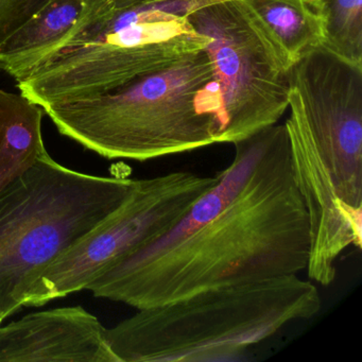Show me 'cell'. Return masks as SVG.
I'll use <instances>...</instances> for the list:
<instances>
[{
  "mask_svg": "<svg viewBox=\"0 0 362 362\" xmlns=\"http://www.w3.org/2000/svg\"><path fill=\"white\" fill-rule=\"evenodd\" d=\"M233 145L230 164L175 228L112 264L86 290L144 309L306 271L308 215L285 124Z\"/></svg>",
  "mask_w": 362,
  "mask_h": 362,
  "instance_id": "6da1fadb",
  "label": "cell"
},
{
  "mask_svg": "<svg viewBox=\"0 0 362 362\" xmlns=\"http://www.w3.org/2000/svg\"><path fill=\"white\" fill-rule=\"evenodd\" d=\"M59 132L107 160L148 162L219 144L223 103L204 50L96 96L43 107Z\"/></svg>",
  "mask_w": 362,
  "mask_h": 362,
  "instance_id": "7a4b0ae2",
  "label": "cell"
},
{
  "mask_svg": "<svg viewBox=\"0 0 362 362\" xmlns=\"http://www.w3.org/2000/svg\"><path fill=\"white\" fill-rule=\"evenodd\" d=\"M321 307L315 283L289 275L137 309L105 337L119 362L220 361L315 317Z\"/></svg>",
  "mask_w": 362,
  "mask_h": 362,
  "instance_id": "3957f363",
  "label": "cell"
},
{
  "mask_svg": "<svg viewBox=\"0 0 362 362\" xmlns=\"http://www.w3.org/2000/svg\"><path fill=\"white\" fill-rule=\"evenodd\" d=\"M134 180L66 168L49 154L0 194V315L25 307L37 279L128 198Z\"/></svg>",
  "mask_w": 362,
  "mask_h": 362,
  "instance_id": "277c9868",
  "label": "cell"
},
{
  "mask_svg": "<svg viewBox=\"0 0 362 362\" xmlns=\"http://www.w3.org/2000/svg\"><path fill=\"white\" fill-rule=\"evenodd\" d=\"M209 41L160 0L111 10L81 18L18 88L42 109L96 96L204 50Z\"/></svg>",
  "mask_w": 362,
  "mask_h": 362,
  "instance_id": "5b68a950",
  "label": "cell"
},
{
  "mask_svg": "<svg viewBox=\"0 0 362 362\" xmlns=\"http://www.w3.org/2000/svg\"><path fill=\"white\" fill-rule=\"evenodd\" d=\"M217 181V173L183 170L134 180L124 202L35 281L25 307L88 289L112 264L175 228Z\"/></svg>",
  "mask_w": 362,
  "mask_h": 362,
  "instance_id": "8992f818",
  "label": "cell"
},
{
  "mask_svg": "<svg viewBox=\"0 0 362 362\" xmlns=\"http://www.w3.org/2000/svg\"><path fill=\"white\" fill-rule=\"evenodd\" d=\"M186 18L209 41L223 103L219 144H235L274 126L289 107L290 66L238 0H209Z\"/></svg>",
  "mask_w": 362,
  "mask_h": 362,
  "instance_id": "52a82bcc",
  "label": "cell"
},
{
  "mask_svg": "<svg viewBox=\"0 0 362 362\" xmlns=\"http://www.w3.org/2000/svg\"><path fill=\"white\" fill-rule=\"evenodd\" d=\"M105 330L82 306L30 313L0 326V362H119Z\"/></svg>",
  "mask_w": 362,
  "mask_h": 362,
  "instance_id": "ba28073f",
  "label": "cell"
},
{
  "mask_svg": "<svg viewBox=\"0 0 362 362\" xmlns=\"http://www.w3.org/2000/svg\"><path fill=\"white\" fill-rule=\"evenodd\" d=\"M86 0H49L0 45V71L20 81L77 26Z\"/></svg>",
  "mask_w": 362,
  "mask_h": 362,
  "instance_id": "9c48e42d",
  "label": "cell"
},
{
  "mask_svg": "<svg viewBox=\"0 0 362 362\" xmlns=\"http://www.w3.org/2000/svg\"><path fill=\"white\" fill-rule=\"evenodd\" d=\"M290 67L324 41L323 0H238Z\"/></svg>",
  "mask_w": 362,
  "mask_h": 362,
  "instance_id": "30bf717a",
  "label": "cell"
},
{
  "mask_svg": "<svg viewBox=\"0 0 362 362\" xmlns=\"http://www.w3.org/2000/svg\"><path fill=\"white\" fill-rule=\"evenodd\" d=\"M44 110L25 95L0 88V194L48 154Z\"/></svg>",
  "mask_w": 362,
  "mask_h": 362,
  "instance_id": "8fae6325",
  "label": "cell"
},
{
  "mask_svg": "<svg viewBox=\"0 0 362 362\" xmlns=\"http://www.w3.org/2000/svg\"><path fill=\"white\" fill-rule=\"evenodd\" d=\"M324 41L321 46L362 66V0H323Z\"/></svg>",
  "mask_w": 362,
  "mask_h": 362,
  "instance_id": "7c38bea8",
  "label": "cell"
},
{
  "mask_svg": "<svg viewBox=\"0 0 362 362\" xmlns=\"http://www.w3.org/2000/svg\"><path fill=\"white\" fill-rule=\"evenodd\" d=\"M48 3L49 0H0V45Z\"/></svg>",
  "mask_w": 362,
  "mask_h": 362,
  "instance_id": "4fadbf2b",
  "label": "cell"
},
{
  "mask_svg": "<svg viewBox=\"0 0 362 362\" xmlns=\"http://www.w3.org/2000/svg\"><path fill=\"white\" fill-rule=\"evenodd\" d=\"M83 18H90L111 10L124 9L139 4L150 3L154 0H86Z\"/></svg>",
  "mask_w": 362,
  "mask_h": 362,
  "instance_id": "5bb4252c",
  "label": "cell"
},
{
  "mask_svg": "<svg viewBox=\"0 0 362 362\" xmlns=\"http://www.w3.org/2000/svg\"><path fill=\"white\" fill-rule=\"evenodd\" d=\"M4 321L3 317H1V315H0V326H1V322Z\"/></svg>",
  "mask_w": 362,
  "mask_h": 362,
  "instance_id": "9a60e30c",
  "label": "cell"
}]
</instances>
